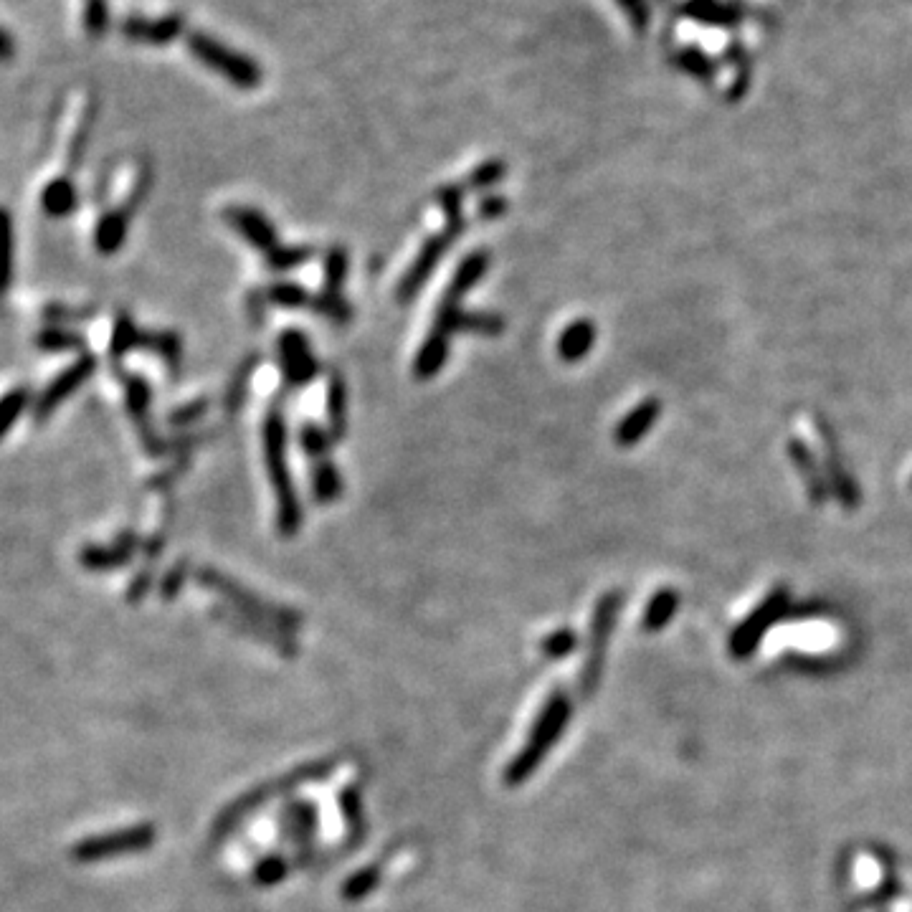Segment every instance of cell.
Wrapping results in <instances>:
<instances>
[{"label": "cell", "instance_id": "6da1fadb", "mask_svg": "<svg viewBox=\"0 0 912 912\" xmlns=\"http://www.w3.org/2000/svg\"><path fill=\"white\" fill-rule=\"evenodd\" d=\"M573 715V702L565 690H555L553 695L545 700V705L540 707L538 717L532 722V730L527 735L525 745L520 748V753L507 763L505 768V783L507 786H520L525 783L532 773L538 771L540 763L550 755V750L555 748L560 738L565 733V725L570 722Z\"/></svg>", "mask_w": 912, "mask_h": 912}, {"label": "cell", "instance_id": "7a4b0ae2", "mask_svg": "<svg viewBox=\"0 0 912 912\" xmlns=\"http://www.w3.org/2000/svg\"><path fill=\"white\" fill-rule=\"evenodd\" d=\"M335 771H337V758L312 760V763H307V766H299V768H294V771H289L287 776H279V778H274V781L264 783V786L254 788V793H249V796H241L239 801H234V804L228 806V809L218 816L216 824H213V839L221 842V839H226L228 834H234V831L239 829L241 821H246L251 814H256L259 806L272 804L274 798L287 796V793L297 791V788L307 786V783L325 781V778H330Z\"/></svg>", "mask_w": 912, "mask_h": 912}, {"label": "cell", "instance_id": "3957f363", "mask_svg": "<svg viewBox=\"0 0 912 912\" xmlns=\"http://www.w3.org/2000/svg\"><path fill=\"white\" fill-rule=\"evenodd\" d=\"M264 456L274 494H277V527L284 538H292L302 525V510H299L297 492H294L292 477H289L287 421L279 413V408H272L264 421Z\"/></svg>", "mask_w": 912, "mask_h": 912}, {"label": "cell", "instance_id": "277c9868", "mask_svg": "<svg viewBox=\"0 0 912 912\" xmlns=\"http://www.w3.org/2000/svg\"><path fill=\"white\" fill-rule=\"evenodd\" d=\"M462 196H464L462 185H444V188H439V193H436V201H439V206L444 208V213H446V228L441 231V234L431 236V239L424 244V249L418 251L413 266L408 269V274L403 277V282L398 284V299H401V302L411 299L413 294L421 289V284L431 277V272L436 269V264L441 261V256H444L446 251L451 249V244H454V241L464 234V228H467V218H464V213H462Z\"/></svg>", "mask_w": 912, "mask_h": 912}, {"label": "cell", "instance_id": "5b68a950", "mask_svg": "<svg viewBox=\"0 0 912 912\" xmlns=\"http://www.w3.org/2000/svg\"><path fill=\"white\" fill-rule=\"evenodd\" d=\"M198 581L206 583L208 588H213V591L221 593V596L226 598L231 606H234L236 614L249 616V619L261 621V624L274 626V629L284 631V634H292V631H297L299 626H302V616H299L297 611H292V608H282V606H277V603H269V601H264V598L254 596V593L244 591L239 583H234L231 578L221 576V573H216V570H211V568L198 570Z\"/></svg>", "mask_w": 912, "mask_h": 912}, {"label": "cell", "instance_id": "8992f818", "mask_svg": "<svg viewBox=\"0 0 912 912\" xmlns=\"http://www.w3.org/2000/svg\"><path fill=\"white\" fill-rule=\"evenodd\" d=\"M621 603H624V596H621L619 591L606 593V596L598 601L596 611H593L591 634H588V654L586 662H583L581 674H578V692H581V697H591L593 692L598 690V684H601L603 664H606V649L608 641H611V634H614L616 619H619Z\"/></svg>", "mask_w": 912, "mask_h": 912}, {"label": "cell", "instance_id": "52a82bcc", "mask_svg": "<svg viewBox=\"0 0 912 912\" xmlns=\"http://www.w3.org/2000/svg\"><path fill=\"white\" fill-rule=\"evenodd\" d=\"M320 829V811L315 801H289L279 814V834L284 842L294 847L292 864L299 869H310L325 862V852L315 844Z\"/></svg>", "mask_w": 912, "mask_h": 912}, {"label": "cell", "instance_id": "ba28073f", "mask_svg": "<svg viewBox=\"0 0 912 912\" xmlns=\"http://www.w3.org/2000/svg\"><path fill=\"white\" fill-rule=\"evenodd\" d=\"M190 51H193V56H196L203 66L213 69L216 74L226 76L234 87L246 89V92L261 87V79H264L261 66L256 64L251 56H244L239 54V51L218 44L216 38L206 36V33H193V36H190Z\"/></svg>", "mask_w": 912, "mask_h": 912}, {"label": "cell", "instance_id": "9c48e42d", "mask_svg": "<svg viewBox=\"0 0 912 912\" xmlns=\"http://www.w3.org/2000/svg\"><path fill=\"white\" fill-rule=\"evenodd\" d=\"M155 842V829L150 824L132 826L125 831H114L107 836H92L87 842H79L74 847V859L82 862H97V859L120 857V854L142 852Z\"/></svg>", "mask_w": 912, "mask_h": 912}, {"label": "cell", "instance_id": "30bf717a", "mask_svg": "<svg viewBox=\"0 0 912 912\" xmlns=\"http://www.w3.org/2000/svg\"><path fill=\"white\" fill-rule=\"evenodd\" d=\"M279 360H282L284 378L292 388L310 383L320 373V365L312 355L310 342L297 330H287L279 335Z\"/></svg>", "mask_w": 912, "mask_h": 912}, {"label": "cell", "instance_id": "8fae6325", "mask_svg": "<svg viewBox=\"0 0 912 912\" xmlns=\"http://www.w3.org/2000/svg\"><path fill=\"white\" fill-rule=\"evenodd\" d=\"M337 806H340L342 824H345V831H348L340 854H353L368 839V816H365L363 791L355 783L342 786L337 791Z\"/></svg>", "mask_w": 912, "mask_h": 912}, {"label": "cell", "instance_id": "7c38bea8", "mask_svg": "<svg viewBox=\"0 0 912 912\" xmlns=\"http://www.w3.org/2000/svg\"><path fill=\"white\" fill-rule=\"evenodd\" d=\"M94 368H97V360H94L92 355H84V358L76 360L74 365H69V368L59 375V378H54V383L46 388L44 396L38 398V403H36L38 421L46 416H51V411H54L61 401H66V398H69L76 388L82 386L84 380L94 373Z\"/></svg>", "mask_w": 912, "mask_h": 912}, {"label": "cell", "instance_id": "4fadbf2b", "mask_svg": "<svg viewBox=\"0 0 912 912\" xmlns=\"http://www.w3.org/2000/svg\"><path fill=\"white\" fill-rule=\"evenodd\" d=\"M226 221H228V226L236 228V231H239V234L244 236V239L249 241L254 249H259L264 256L274 254V251L282 246L277 241V231H274L272 223L266 221V218L261 216L259 211H254V208H241V206L228 208Z\"/></svg>", "mask_w": 912, "mask_h": 912}, {"label": "cell", "instance_id": "5bb4252c", "mask_svg": "<svg viewBox=\"0 0 912 912\" xmlns=\"http://www.w3.org/2000/svg\"><path fill=\"white\" fill-rule=\"evenodd\" d=\"M781 608H783V593H778V596L768 598V601L760 606V611H755V614L750 616V619L745 621L738 631H735L733 639H730V649H733L735 657H745L748 652H753V644L760 639V634L766 631V626L771 624L778 614H781Z\"/></svg>", "mask_w": 912, "mask_h": 912}, {"label": "cell", "instance_id": "9a60e30c", "mask_svg": "<svg viewBox=\"0 0 912 912\" xmlns=\"http://www.w3.org/2000/svg\"><path fill=\"white\" fill-rule=\"evenodd\" d=\"M659 413H662V403H659L657 398H646V401H641L634 411L626 413V416L621 418L619 429H616V441H619L621 446H634L641 436L652 431Z\"/></svg>", "mask_w": 912, "mask_h": 912}, {"label": "cell", "instance_id": "2e32d148", "mask_svg": "<svg viewBox=\"0 0 912 912\" xmlns=\"http://www.w3.org/2000/svg\"><path fill=\"white\" fill-rule=\"evenodd\" d=\"M593 342H596V325L591 320L570 322L558 337V355L565 363H578L591 353Z\"/></svg>", "mask_w": 912, "mask_h": 912}, {"label": "cell", "instance_id": "e0dca14e", "mask_svg": "<svg viewBox=\"0 0 912 912\" xmlns=\"http://www.w3.org/2000/svg\"><path fill=\"white\" fill-rule=\"evenodd\" d=\"M487 269H489V254H484V251H474V254H469L467 259L459 264V269L454 272V277H451V284L446 287L444 299L462 304V299L467 297L469 289H472L474 284L484 277Z\"/></svg>", "mask_w": 912, "mask_h": 912}, {"label": "cell", "instance_id": "ac0fdd59", "mask_svg": "<svg viewBox=\"0 0 912 912\" xmlns=\"http://www.w3.org/2000/svg\"><path fill=\"white\" fill-rule=\"evenodd\" d=\"M446 358H449V340L431 332L424 345H421V350H418L416 360H413V373L421 380L434 378L444 368Z\"/></svg>", "mask_w": 912, "mask_h": 912}, {"label": "cell", "instance_id": "d6986e66", "mask_svg": "<svg viewBox=\"0 0 912 912\" xmlns=\"http://www.w3.org/2000/svg\"><path fill=\"white\" fill-rule=\"evenodd\" d=\"M327 418H330L332 441H340L348 431V388L340 375H332L327 388Z\"/></svg>", "mask_w": 912, "mask_h": 912}, {"label": "cell", "instance_id": "ffe728a7", "mask_svg": "<svg viewBox=\"0 0 912 912\" xmlns=\"http://www.w3.org/2000/svg\"><path fill=\"white\" fill-rule=\"evenodd\" d=\"M135 553V540L132 535H125V540H117L109 548H89L82 553V563L92 570H109L114 565L127 563Z\"/></svg>", "mask_w": 912, "mask_h": 912}, {"label": "cell", "instance_id": "44dd1931", "mask_svg": "<svg viewBox=\"0 0 912 912\" xmlns=\"http://www.w3.org/2000/svg\"><path fill=\"white\" fill-rule=\"evenodd\" d=\"M183 28V21L178 16L158 18V21H132L130 23V36L142 38L147 44H168Z\"/></svg>", "mask_w": 912, "mask_h": 912}, {"label": "cell", "instance_id": "7402d4cb", "mask_svg": "<svg viewBox=\"0 0 912 912\" xmlns=\"http://www.w3.org/2000/svg\"><path fill=\"white\" fill-rule=\"evenodd\" d=\"M677 606H679L677 591H672V588H664V591H659L652 601L646 603L641 626H644L646 631H659L664 624L672 621V616L677 614Z\"/></svg>", "mask_w": 912, "mask_h": 912}, {"label": "cell", "instance_id": "603a6c76", "mask_svg": "<svg viewBox=\"0 0 912 912\" xmlns=\"http://www.w3.org/2000/svg\"><path fill=\"white\" fill-rule=\"evenodd\" d=\"M127 221H130V211H114L107 213L102 218L97 228V249L102 254H114V251L120 249L122 241L127 236Z\"/></svg>", "mask_w": 912, "mask_h": 912}, {"label": "cell", "instance_id": "cb8c5ba5", "mask_svg": "<svg viewBox=\"0 0 912 912\" xmlns=\"http://www.w3.org/2000/svg\"><path fill=\"white\" fill-rule=\"evenodd\" d=\"M312 492H315V500L322 502V505L337 500L342 494V477L332 467L330 459L315 462V469H312Z\"/></svg>", "mask_w": 912, "mask_h": 912}, {"label": "cell", "instance_id": "d4e9b609", "mask_svg": "<svg viewBox=\"0 0 912 912\" xmlns=\"http://www.w3.org/2000/svg\"><path fill=\"white\" fill-rule=\"evenodd\" d=\"M266 302L277 304V307H284V310H304V307H310L315 302V294H310L304 287L294 282H277L264 292Z\"/></svg>", "mask_w": 912, "mask_h": 912}, {"label": "cell", "instance_id": "484cf974", "mask_svg": "<svg viewBox=\"0 0 912 912\" xmlns=\"http://www.w3.org/2000/svg\"><path fill=\"white\" fill-rule=\"evenodd\" d=\"M378 885H380V867L378 864H370V867L358 869V872H353L348 880L342 882L340 895H342V900L358 902V900H365V897H368Z\"/></svg>", "mask_w": 912, "mask_h": 912}, {"label": "cell", "instance_id": "4316f807", "mask_svg": "<svg viewBox=\"0 0 912 912\" xmlns=\"http://www.w3.org/2000/svg\"><path fill=\"white\" fill-rule=\"evenodd\" d=\"M13 274V223L8 211L0 208V297L11 287Z\"/></svg>", "mask_w": 912, "mask_h": 912}, {"label": "cell", "instance_id": "83f0119b", "mask_svg": "<svg viewBox=\"0 0 912 912\" xmlns=\"http://www.w3.org/2000/svg\"><path fill=\"white\" fill-rule=\"evenodd\" d=\"M289 864L282 854H266L264 859L254 864V872H251V880L256 882L259 887H274L279 885L282 880H287L289 874Z\"/></svg>", "mask_w": 912, "mask_h": 912}, {"label": "cell", "instance_id": "f1b7e54d", "mask_svg": "<svg viewBox=\"0 0 912 912\" xmlns=\"http://www.w3.org/2000/svg\"><path fill=\"white\" fill-rule=\"evenodd\" d=\"M76 206V193L69 180H54L44 190V208L49 216H66Z\"/></svg>", "mask_w": 912, "mask_h": 912}, {"label": "cell", "instance_id": "f546056e", "mask_svg": "<svg viewBox=\"0 0 912 912\" xmlns=\"http://www.w3.org/2000/svg\"><path fill=\"white\" fill-rule=\"evenodd\" d=\"M348 277V251L335 246L325 256V294H340Z\"/></svg>", "mask_w": 912, "mask_h": 912}, {"label": "cell", "instance_id": "4dcf8cb0", "mask_svg": "<svg viewBox=\"0 0 912 912\" xmlns=\"http://www.w3.org/2000/svg\"><path fill=\"white\" fill-rule=\"evenodd\" d=\"M299 444H302V451L310 456V459L322 462V459H327V454H330L332 436H330V431H325L322 426L307 424V426H302V431H299Z\"/></svg>", "mask_w": 912, "mask_h": 912}, {"label": "cell", "instance_id": "1f68e13d", "mask_svg": "<svg viewBox=\"0 0 912 912\" xmlns=\"http://www.w3.org/2000/svg\"><path fill=\"white\" fill-rule=\"evenodd\" d=\"M315 256V249H307V246H279L274 254L266 256L269 261V269L274 272H292L297 266H302L304 261H310Z\"/></svg>", "mask_w": 912, "mask_h": 912}, {"label": "cell", "instance_id": "d6a6232c", "mask_svg": "<svg viewBox=\"0 0 912 912\" xmlns=\"http://www.w3.org/2000/svg\"><path fill=\"white\" fill-rule=\"evenodd\" d=\"M578 649V636L573 629H558L540 641V652L545 659H563Z\"/></svg>", "mask_w": 912, "mask_h": 912}, {"label": "cell", "instance_id": "836d02e7", "mask_svg": "<svg viewBox=\"0 0 912 912\" xmlns=\"http://www.w3.org/2000/svg\"><path fill=\"white\" fill-rule=\"evenodd\" d=\"M505 175H507V165L502 163V160H484L482 165H477V168L469 173L467 188H472V190L492 188V185L500 183Z\"/></svg>", "mask_w": 912, "mask_h": 912}, {"label": "cell", "instance_id": "e575fe53", "mask_svg": "<svg viewBox=\"0 0 912 912\" xmlns=\"http://www.w3.org/2000/svg\"><path fill=\"white\" fill-rule=\"evenodd\" d=\"M26 403L28 393L21 391V388H16V391H11L8 396L0 398V439L11 431V426L16 424V418L21 416Z\"/></svg>", "mask_w": 912, "mask_h": 912}, {"label": "cell", "instance_id": "d590c367", "mask_svg": "<svg viewBox=\"0 0 912 912\" xmlns=\"http://www.w3.org/2000/svg\"><path fill=\"white\" fill-rule=\"evenodd\" d=\"M674 64H677L679 69L687 71V74L697 76V79H710L712 76L710 61H707V56L697 49H682L677 54V59H674Z\"/></svg>", "mask_w": 912, "mask_h": 912}, {"label": "cell", "instance_id": "8d00e7d4", "mask_svg": "<svg viewBox=\"0 0 912 912\" xmlns=\"http://www.w3.org/2000/svg\"><path fill=\"white\" fill-rule=\"evenodd\" d=\"M619 8L624 11V16L629 18V23L634 26V31H646L649 23H652V11H649V3L646 0H616Z\"/></svg>", "mask_w": 912, "mask_h": 912}, {"label": "cell", "instance_id": "74e56055", "mask_svg": "<svg viewBox=\"0 0 912 912\" xmlns=\"http://www.w3.org/2000/svg\"><path fill=\"white\" fill-rule=\"evenodd\" d=\"M140 337L142 335L135 330V325L130 322V317H120V320H117V330H114L112 353L114 355L127 353V350H130L132 345H137V342H140Z\"/></svg>", "mask_w": 912, "mask_h": 912}, {"label": "cell", "instance_id": "f35d334b", "mask_svg": "<svg viewBox=\"0 0 912 912\" xmlns=\"http://www.w3.org/2000/svg\"><path fill=\"white\" fill-rule=\"evenodd\" d=\"M41 345L49 350H69V348H79V337L66 335V332L59 330H49L41 335Z\"/></svg>", "mask_w": 912, "mask_h": 912}, {"label": "cell", "instance_id": "ab89813d", "mask_svg": "<svg viewBox=\"0 0 912 912\" xmlns=\"http://www.w3.org/2000/svg\"><path fill=\"white\" fill-rule=\"evenodd\" d=\"M130 408L137 418H145V411H147V383L145 380H132L130 383Z\"/></svg>", "mask_w": 912, "mask_h": 912}, {"label": "cell", "instance_id": "60d3db41", "mask_svg": "<svg viewBox=\"0 0 912 912\" xmlns=\"http://www.w3.org/2000/svg\"><path fill=\"white\" fill-rule=\"evenodd\" d=\"M505 211H507V201L502 196H487L482 203H479V208H477L479 218H487V221H492V218L502 216Z\"/></svg>", "mask_w": 912, "mask_h": 912}, {"label": "cell", "instance_id": "b9f144b4", "mask_svg": "<svg viewBox=\"0 0 912 912\" xmlns=\"http://www.w3.org/2000/svg\"><path fill=\"white\" fill-rule=\"evenodd\" d=\"M201 413H206V401H198V403H190L188 408H180L178 413H173V418H170V421H173L175 426H180V424H190V421H193V418H198L201 416Z\"/></svg>", "mask_w": 912, "mask_h": 912}, {"label": "cell", "instance_id": "7bdbcfd3", "mask_svg": "<svg viewBox=\"0 0 912 912\" xmlns=\"http://www.w3.org/2000/svg\"><path fill=\"white\" fill-rule=\"evenodd\" d=\"M183 578H185V568L183 565H175L173 573H170V576L163 581V596L173 598L175 591L180 588V583H183Z\"/></svg>", "mask_w": 912, "mask_h": 912}]
</instances>
